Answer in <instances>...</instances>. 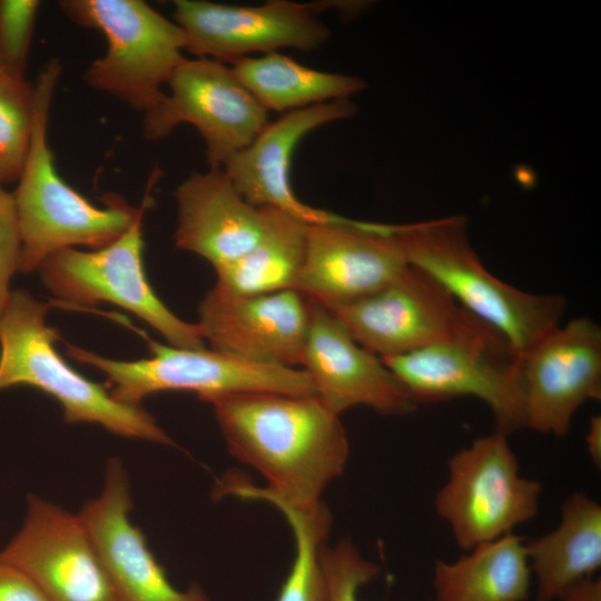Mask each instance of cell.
<instances>
[{"mask_svg":"<svg viewBox=\"0 0 601 601\" xmlns=\"http://www.w3.org/2000/svg\"><path fill=\"white\" fill-rule=\"evenodd\" d=\"M542 485L521 474L508 435L496 431L447 461L434 506L464 551L514 532L539 512Z\"/></svg>","mask_w":601,"mask_h":601,"instance_id":"7","label":"cell"},{"mask_svg":"<svg viewBox=\"0 0 601 601\" xmlns=\"http://www.w3.org/2000/svg\"><path fill=\"white\" fill-rule=\"evenodd\" d=\"M585 444L588 453L594 463L600 469L601 465V417L594 415L590 420L589 428L585 435Z\"/></svg>","mask_w":601,"mask_h":601,"instance_id":"32","label":"cell"},{"mask_svg":"<svg viewBox=\"0 0 601 601\" xmlns=\"http://www.w3.org/2000/svg\"><path fill=\"white\" fill-rule=\"evenodd\" d=\"M144 214L111 243L91 250L62 248L49 255L37 269L45 286L62 304L93 306L111 303L135 314L167 344L204 348L197 324L175 315L151 287L144 265Z\"/></svg>","mask_w":601,"mask_h":601,"instance_id":"8","label":"cell"},{"mask_svg":"<svg viewBox=\"0 0 601 601\" xmlns=\"http://www.w3.org/2000/svg\"><path fill=\"white\" fill-rule=\"evenodd\" d=\"M175 245L215 269L245 254L258 239L263 208L248 203L223 168L191 173L174 191Z\"/></svg>","mask_w":601,"mask_h":601,"instance_id":"20","label":"cell"},{"mask_svg":"<svg viewBox=\"0 0 601 601\" xmlns=\"http://www.w3.org/2000/svg\"><path fill=\"white\" fill-rule=\"evenodd\" d=\"M230 493L240 499L263 500L273 504L292 529L295 558L276 601H327L321 552L332 524L328 508L323 502L308 506L287 503L244 479L231 485Z\"/></svg>","mask_w":601,"mask_h":601,"instance_id":"25","label":"cell"},{"mask_svg":"<svg viewBox=\"0 0 601 601\" xmlns=\"http://www.w3.org/2000/svg\"><path fill=\"white\" fill-rule=\"evenodd\" d=\"M381 359L416 404L472 396L491 410L496 431L523 427L518 357L491 328Z\"/></svg>","mask_w":601,"mask_h":601,"instance_id":"9","label":"cell"},{"mask_svg":"<svg viewBox=\"0 0 601 601\" xmlns=\"http://www.w3.org/2000/svg\"><path fill=\"white\" fill-rule=\"evenodd\" d=\"M0 71H3V70L1 69V67H0Z\"/></svg>","mask_w":601,"mask_h":601,"instance_id":"34","label":"cell"},{"mask_svg":"<svg viewBox=\"0 0 601 601\" xmlns=\"http://www.w3.org/2000/svg\"><path fill=\"white\" fill-rule=\"evenodd\" d=\"M333 4L270 0L257 6L206 0L174 1L173 20L186 38V51L226 65L283 48L311 51L331 32L317 14Z\"/></svg>","mask_w":601,"mask_h":601,"instance_id":"12","label":"cell"},{"mask_svg":"<svg viewBox=\"0 0 601 601\" xmlns=\"http://www.w3.org/2000/svg\"><path fill=\"white\" fill-rule=\"evenodd\" d=\"M525 549L535 581L534 601H559L601 568V505L582 491L572 493L561 505L558 525L525 540Z\"/></svg>","mask_w":601,"mask_h":601,"instance_id":"21","label":"cell"},{"mask_svg":"<svg viewBox=\"0 0 601 601\" xmlns=\"http://www.w3.org/2000/svg\"><path fill=\"white\" fill-rule=\"evenodd\" d=\"M0 601H48L21 569L0 558Z\"/></svg>","mask_w":601,"mask_h":601,"instance_id":"30","label":"cell"},{"mask_svg":"<svg viewBox=\"0 0 601 601\" xmlns=\"http://www.w3.org/2000/svg\"><path fill=\"white\" fill-rule=\"evenodd\" d=\"M11 195V194H10ZM21 269V240L12 198L0 203V316L12 292L9 284Z\"/></svg>","mask_w":601,"mask_h":601,"instance_id":"29","label":"cell"},{"mask_svg":"<svg viewBox=\"0 0 601 601\" xmlns=\"http://www.w3.org/2000/svg\"><path fill=\"white\" fill-rule=\"evenodd\" d=\"M328 312L362 347L380 358L490 328L428 275L411 266L377 292Z\"/></svg>","mask_w":601,"mask_h":601,"instance_id":"11","label":"cell"},{"mask_svg":"<svg viewBox=\"0 0 601 601\" xmlns=\"http://www.w3.org/2000/svg\"><path fill=\"white\" fill-rule=\"evenodd\" d=\"M33 85L0 71V185L18 181L29 151Z\"/></svg>","mask_w":601,"mask_h":601,"instance_id":"26","label":"cell"},{"mask_svg":"<svg viewBox=\"0 0 601 601\" xmlns=\"http://www.w3.org/2000/svg\"><path fill=\"white\" fill-rule=\"evenodd\" d=\"M559 601H601V579L590 577L569 588Z\"/></svg>","mask_w":601,"mask_h":601,"instance_id":"31","label":"cell"},{"mask_svg":"<svg viewBox=\"0 0 601 601\" xmlns=\"http://www.w3.org/2000/svg\"><path fill=\"white\" fill-rule=\"evenodd\" d=\"M151 355L136 361L108 358L67 344L75 361L106 375L111 396L124 404L140 406L141 401L160 392H191L211 401L234 394L279 393L316 395L303 370L262 364L214 348H184L148 339Z\"/></svg>","mask_w":601,"mask_h":601,"instance_id":"5","label":"cell"},{"mask_svg":"<svg viewBox=\"0 0 601 601\" xmlns=\"http://www.w3.org/2000/svg\"><path fill=\"white\" fill-rule=\"evenodd\" d=\"M210 404L230 454L267 481L266 492L287 503L322 502L346 467L345 427L317 395L244 393Z\"/></svg>","mask_w":601,"mask_h":601,"instance_id":"1","label":"cell"},{"mask_svg":"<svg viewBox=\"0 0 601 601\" xmlns=\"http://www.w3.org/2000/svg\"><path fill=\"white\" fill-rule=\"evenodd\" d=\"M61 72L59 59L49 60L33 85L32 132L17 188L11 193L21 240V272L32 273L52 253L69 247H102L122 235L152 201V173L145 198L132 207L108 195L97 207L58 174L48 144L50 106Z\"/></svg>","mask_w":601,"mask_h":601,"instance_id":"2","label":"cell"},{"mask_svg":"<svg viewBox=\"0 0 601 601\" xmlns=\"http://www.w3.org/2000/svg\"><path fill=\"white\" fill-rule=\"evenodd\" d=\"M48 304L17 289L0 316V391L28 385L53 397L67 423H95L109 432L175 445L141 405L116 401L107 385L72 368L56 349L59 332L47 324Z\"/></svg>","mask_w":601,"mask_h":601,"instance_id":"4","label":"cell"},{"mask_svg":"<svg viewBox=\"0 0 601 601\" xmlns=\"http://www.w3.org/2000/svg\"><path fill=\"white\" fill-rule=\"evenodd\" d=\"M10 197V193L4 191L0 185V203L8 200Z\"/></svg>","mask_w":601,"mask_h":601,"instance_id":"33","label":"cell"},{"mask_svg":"<svg viewBox=\"0 0 601 601\" xmlns=\"http://www.w3.org/2000/svg\"><path fill=\"white\" fill-rule=\"evenodd\" d=\"M394 233L408 266L428 275L496 332L516 357L560 325L565 299L529 293L492 275L470 245L461 217L396 225Z\"/></svg>","mask_w":601,"mask_h":601,"instance_id":"3","label":"cell"},{"mask_svg":"<svg viewBox=\"0 0 601 601\" xmlns=\"http://www.w3.org/2000/svg\"><path fill=\"white\" fill-rule=\"evenodd\" d=\"M321 562L326 580L327 601H359L362 587L380 574V566L363 556L348 539L324 545Z\"/></svg>","mask_w":601,"mask_h":601,"instance_id":"27","label":"cell"},{"mask_svg":"<svg viewBox=\"0 0 601 601\" xmlns=\"http://www.w3.org/2000/svg\"><path fill=\"white\" fill-rule=\"evenodd\" d=\"M523 427L562 437L577 411L601 397V328L588 317L556 326L518 357Z\"/></svg>","mask_w":601,"mask_h":601,"instance_id":"13","label":"cell"},{"mask_svg":"<svg viewBox=\"0 0 601 601\" xmlns=\"http://www.w3.org/2000/svg\"><path fill=\"white\" fill-rule=\"evenodd\" d=\"M40 1L0 0V67L26 80L28 52Z\"/></svg>","mask_w":601,"mask_h":601,"instance_id":"28","label":"cell"},{"mask_svg":"<svg viewBox=\"0 0 601 601\" xmlns=\"http://www.w3.org/2000/svg\"><path fill=\"white\" fill-rule=\"evenodd\" d=\"M525 540L512 532L455 561L435 560L431 601H528L532 575Z\"/></svg>","mask_w":601,"mask_h":601,"instance_id":"22","label":"cell"},{"mask_svg":"<svg viewBox=\"0 0 601 601\" xmlns=\"http://www.w3.org/2000/svg\"><path fill=\"white\" fill-rule=\"evenodd\" d=\"M198 313L196 324L210 348L262 364L300 365L311 306L298 290L229 296L211 288Z\"/></svg>","mask_w":601,"mask_h":601,"instance_id":"16","label":"cell"},{"mask_svg":"<svg viewBox=\"0 0 601 601\" xmlns=\"http://www.w3.org/2000/svg\"><path fill=\"white\" fill-rule=\"evenodd\" d=\"M308 223L276 208H263L256 243L234 262L216 268L215 290L254 296L296 289L303 268Z\"/></svg>","mask_w":601,"mask_h":601,"instance_id":"23","label":"cell"},{"mask_svg":"<svg viewBox=\"0 0 601 601\" xmlns=\"http://www.w3.org/2000/svg\"><path fill=\"white\" fill-rule=\"evenodd\" d=\"M167 85L169 93L144 115V137L159 140L181 124L191 125L205 142L209 168H223L269 121L229 65L184 58Z\"/></svg>","mask_w":601,"mask_h":601,"instance_id":"10","label":"cell"},{"mask_svg":"<svg viewBox=\"0 0 601 601\" xmlns=\"http://www.w3.org/2000/svg\"><path fill=\"white\" fill-rule=\"evenodd\" d=\"M230 67L267 112L282 115L349 99L366 87L359 77L314 69L278 51L242 58Z\"/></svg>","mask_w":601,"mask_h":601,"instance_id":"24","label":"cell"},{"mask_svg":"<svg viewBox=\"0 0 601 601\" xmlns=\"http://www.w3.org/2000/svg\"><path fill=\"white\" fill-rule=\"evenodd\" d=\"M300 365L316 395L334 412L367 406L383 415L412 412L416 403L376 355L362 347L323 306L311 300Z\"/></svg>","mask_w":601,"mask_h":601,"instance_id":"17","label":"cell"},{"mask_svg":"<svg viewBox=\"0 0 601 601\" xmlns=\"http://www.w3.org/2000/svg\"><path fill=\"white\" fill-rule=\"evenodd\" d=\"M356 109L351 99H342L283 114L268 121L223 169L242 196L258 208H276L308 224L335 220L339 216L313 208L296 197L290 183L292 159L306 135L352 117Z\"/></svg>","mask_w":601,"mask_h":601,"instance_id":"19","label":"cell"},{"mask_svg":"<svg viewBox=\"0 0 601 601\" xmlns=\"http://www.w3.org/2000/svg\"><path fill=\"white\" fill-rule=\"evenodd\" d=\"M394 229L344 217L309 224L296 290L331 311L383 288L408 267Z\"/></svg>","mask_w":601,"mask_h":601,"instance_id":"15","label":"cell"},{"mask_svg":"<svg viewBox=\"0 0 601 601\" xmlns=\"http://www.w3.org/2000/svg\"><path fill=\"white\" fill-rule=\"evenodd\" d=\"M0 558L26 572L48 601H124L78 515L35 494Z\"/></svg>","mask_w":601,"mask_h":601,"instance_id":"14","label":"cell"},{"mask_svg":"<svg viewBox=\"0 0 601 601\" xmlns=\"http://www.w3.org/2000/svg\"><path fill=\"white\" fill-rule=\"evenodd\" d=\"M59 7L79 26L107 39L104 57L85 72L91 88L109 93L144 115L164 99L167 85L185 58L181 28L141 0H63Z\"/></svg>","mask_w":601,"mask_h":601,"instance_id":"6","label":"cell"},{"mask_svg":"<svg viewBox=\"0 0 601 601\" xmlns=\"http://www.w3.org/2000/svg\"><path fill=\"white\" fill-rule=\"evenodd\" d=\"M132 502L122 463L111 459L100 494L88 500L79 519L124 601H210L199 585L177 589L130 520Z\"/></svg>","mask_w":601,"mask_h":601,"instance_id":"18","label":"cell"}]
</instances>
